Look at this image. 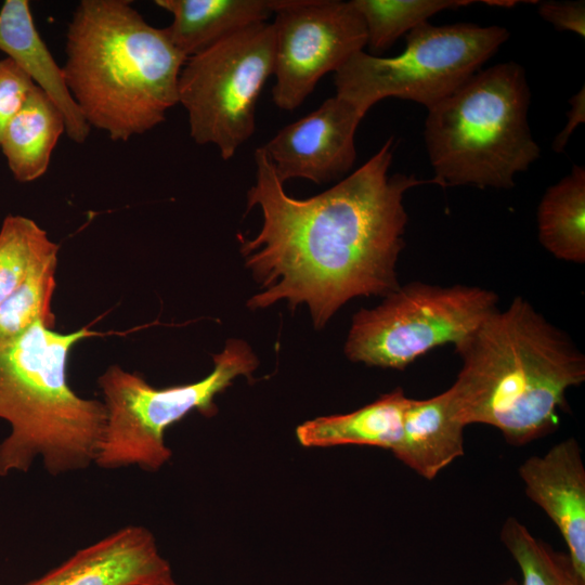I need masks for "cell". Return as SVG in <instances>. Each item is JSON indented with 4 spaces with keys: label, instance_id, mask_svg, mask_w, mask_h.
I'll return each instance as SVG.
<instances>
[{
    "label": "cell",
    "instance_id": "obj_6",
    "mask_svg": "<svg viewBox=\"0 0 585 585\" xmlns=\"http://www.w3.org/2000/svg\"><path fill=\"white\" fill-rule=\"evenodd\" d=\"M213 364L198 381L160 389L136 373L108 367L98 380L106 421L94 464L103 469L159 470L172 456L165 443L166 430L194 411L216 415V396L238 376L251 378L259 362L247 342L231 339L213 355Z\"/></svg>",
    "mask_w": 585,
    "mask_h": 585
},
{
    "label": "cell",
    "instance_id": "obj_5",
    "mask_svg": "<svg viewBox=\"0 0 585 585\" xmlns=\"http://www.w3.org/2000/svg\"><path fill=\"white\" fill-rule=\"evenodd\" d=\"M530 101L523 67L506 62L479 70L429 108L424 138L435 184L514 187L541 156Z\"/></svg>",
    "mask_w": 585,
    "mask_h": 585
},
{
    "label": "cell",
    "instance_id": "obj_20",
    "mask_svg": "<svg viewBox=\"0 0 585 585\" xmlns=\"http://www.w3.org/2000/svg\"><path fill=\"white\" fill-rule=\"evenodd\" d=\"M472 0H351L366 28L367 46L379 54L399 37L432 15L451 9L468 6Z\"/></svg>",
    "mask_w": 585,
    "mask_h": 585
},
{
    "label": "cell",
    "instance_id": "obj_9",
    "mask_svg": "<svg viewBox=\"0 0 585 585\" xmlns=\"http://www.w3.org/2000/svg\"><path fill=\"white\" fill-rule=\"evenodd\" d=\"M274 50L273 24L264 22L185 61L178 94L195 143L216 145L229 160L253 134L256 105L274 72Z\"/></svg>",
    "mask_w": 585,
    "mask_h": 585
},
{
    "label": "cell",
    "instance_id": "obj_3",
    "mask_svg": "<svg viewBox=\"0 0 585 585\" xmlns=\"http://www.w3.org/2000/svg\"><path fill=\"white\" fill-rule=\"evenodd\" d=\"M127 0H82L66 32L67 87L88 125L113 141L143 134L179 103L187 60Z\"/></svg>",
    "mask_w": 585,
    "mask_h": 585
},
{
    "label": "cell",
    "instance_id": "obj_12",
    "mask_svg": "<svg viewBox=\"0 0 585 585\" xmlns=\"http://www.w3.org/2000/svg\"><path fill=\"white\" fill-rule=\"evenodd\" d=\"M173 581L152 532L128 525L22 585H168Z\"/></svg>",
    "mask_w": 585,
    "mask_h": 585
},
{
    "label": "cell",
    "instance_id": "obj_18",
    "mask_svg": "<svg viewBox=\"0 0 585 585\" xmlns=\"http://www.w3.org/2000/svg\"><path fill=\"white\" fill-rule=\"evenodd\" d=\"M65 132L62 113L38 87L4 129L0 150L15 180L27 183L41 178Z\"/></svg>",
    "mask_w": 585,
    "mask_h": 585
},
{
    "label": "cell",
    "instance_id": "obj_16",
    "mask_svg": "<svg viewBox=\"0 0 585 585\" xmlns=\"http://www.w3.org/2000/svg\"><path fill=\"white\" fill-rule=\"evenodd\" d=\"M155 4L172 15L165 30L188 58L244 28L266 22L275 13L277 0H156Z\"/></svg>",
    "mask_w": 585,
    "mask_h": 585
},
{
    "label": "cell",
    "instance_id": "obj_14",
    "mask_svg": "<svg viewBox=\"0 0 585 585\" xmlns=\"http://www.w3.org/2000/svg\"><path fill=\"white\" fill-rule=\"evenodd\" d=\"M0 51L60 109L65 134L76 143H83L91 128L70 94L63 68L41 38L27 0H5L1 5Z\"/></svg>",
    "mask_w": 585,
    "mask_h": 585
},
{
    "label": "cell",
    "instance_id": "obj_25",
    "mask_svg": "<svg viewBox=\"0 0 585 585\" xmlns=\"http://www.w3.org/2000/svg\"><path fill=\"white\" fill-rule=\"evenodd\" d=\"M538 3V14L558 30H569L585 37V2L543 1Z\"/></svg>",
    "mask_w": 585,
    "mask_h": 585
},
{
    "label": "cell",
    "instance_id": "obj_8",
    "mask_svg": "<svg viewBox=\"0 0 585 585\" xmlns=\"http://www.w3.org/2000/svg\"><path fill=\"white\" fill-rule=\"evenodd\" d=\"M496 309L498 297L490 289L411 282L353 315L344 354L354 363L403 370L434 348L457 346Z\"/></svg>",
    "mask_w": 585,
    "mask_h": 585
},
{
    "label": "cell",
    "instance_id": "obj_27",
    "mask_svg": "<svg viewBox=\"0 0 585 585\" xmlns=\"http://www.w3.org/2000/svg\"><path fill=\"white\" fill-rule=\"evenodd\" d=\"M482 3L489 4V5H498V6H507L511 8L516 5V3H519V1H481Z\"/></svg>",
    "mask_w": 585,
    "mask_h": 585
},
{
    "label": "cell",
    "instance_id": "obj_24",
    "mask_svg": "<svg viewBox=\"0 0 585 585\" xmlns=\"http://www.w3.org/2000/svg\"><path fill=\"white\" fill-rule=\"evenodd\" d=\"M36 87L11 60H0V141L4 129L25 105Z\"/></svg>",
    "mask_w": 585,
    "mask_h": 585
},
{
    "label": "cell",
    "instance_id": "obj_4",
    "mask_svg": "<svg viewBox=\"0 0 585 585\" xmlns=\"http://www.w3.org/2000/svg\"><path fill=\"white\" fill-rule=\"evenodd\" d=\"M84 326L61 334L43 321L0 341V476L27 472L37 458L52 476L94 464L104 431L103 402L79 396L67 379L68 355L80 340L101 336Z\"/></svg>",
    "mask_w": 585,
    "mask_h": 585
},
{
    "label": "cell",
    "instance_id": "obj_22",
    "mask_svg": "<svg viewBox=\"0 0 585 585\" xmlns=\"http://www.w3.org/2000/svg\"><path fill=\"white\" fill-rule=\"evenodd\" d=\"M58 245L32 219L9 214L0 229V303L14 292Z\"/></svg>",
    "mask_w": 585,
    "mask_h": 585
},
{
    "label": "cell",
    "instance_id": "obj_2",
    "mask_svg": "<svg viewBox=\"0 0 585 585\" xmlns=\"http://www.w3.org/2000/svg\"><path fill=\"white\" fill-rule=\"evenodd\" d=\"M454 348L461 367L450 389L460 421L492 426L516 446L552 433L567 391L585 380L572 338L521 296Z\"/></svg>",
    "mask_w": 585,
    "mask_h": 585
},
{
    "label": "cell",
    "instance_id": "obj_1",
    "mask_svg": "<svg viewBox=\"0 0 585 585\" xmlns=\"http://www.w3.org/2000/svg\"><path fill=\"white\" fill-rule=\"evenodd\" d=\"M392 157L391 136L336 185L297 199L286 194L264 151L256 150L247 208L260 207L262 226L251 239L239 236L245 264L260 284L248 308L281 300L292 309L306 304L322 328L352 298L386 297L400 287L396 263L408 220L404 195L435 182L390 176Z\"/></svg>",
    "mask_w": 585,
    "mask_h": 585
},
{
    "label": "cell",
    "instance_id": "obj_19",
    "mask_svg": "<svg viewBox=\"0 0 585 585\" xmlns=\"http://www.w3.org/2000/svg\"><path fill=\"white\" fill-rule=\"evenodd\" d=\"M537 236L555 258L585 262V169L574 165L571 172L549 186L536 212Z\"/></svg>",
    "mask_w": 585,
    "mask_h": 585
},
{
    "label": "cell",
    "instance_id": "obj_21",
    "mask_svg": "<svg viewBox=\"0 0 585 585\" xmlns=\"http://www.w3.org/2000/svg\"><path fill=\"white\" fill-rule=\"evenodd\" d=\"M500 540L519 567V585H585L568 552L555 550L533 536L518 519H506Z\"/></svg>",
    "mask_w": 585,
    "mask_h": 585
},
{
    "label": "cell",
    "instance_id": "obj_10",
    "mask_svg": "<svg viewBox=\"0 0 585 585\" xmlns=\"http://www.w3.org/2000/svg\"><path fill=\"white\" fill-rule=\"evenodd\" d=\"M274 28V104L294 110L327 73H336L367 43L351 1L277 0Z\"/></svg>",
    "mask_w": 585,
    "mask_h": 585
},
{
    "label": "cell",
    "instance_id": "obj_23",
    "mask_svg": "<svg viewBox=\"0 0 585 585\" xmlns=\"http://www.w3.org/2000/svg\"><path fill=\"white\" fill-rule=\"evenodd\" d=\"M57 255L39 264L25 282L0 303V341L16 338L35 322L55 326L51 299L55 289Z\"/></svg>",
    "mask_w": 585,
    "mask_h": 585
},
{
    "label": "cell",
    "instance_id": "obj_11",
    "mask_svg": "<svg viewBox=\"0 0 585 585\" xmlns=\"http://www.w3.org/2000/svg\"><path fill=\"white\" fill-rule=\"evenodd\" d=\"M366 113L338 96L283 127L261 148L278 179H306L316 184L341 180L356 159L354 136Z\"/></svg>",
    "mask_w": 585,
    "mask_h": 585
},
{
    "label": "cell",
    "instance_id": "obj_28",
    "mask_svg": "<svg viewBox=\"0 0 585 585\" xmlns=\"http://www.w3.org/2000/svg\"><path fill=\"white\" fill-rule=\"evenodd\" d=\"M497 585H519V583L514 577H509V578L498 583Z\"/></svg>",
    "mask_w": 585,
    "mask_h": 585
},
{
    "label": "cell",
    "instance_id": "obj_15",
    "mask_svg": "<svg viewBox=\"0 0 585 585\" xmlns=\"http://www.w3.org/2000/svg\"><path fill=\"white\" fill-rule=\"evenodd\" d=\"M464 428L450 388L425 400L410 398L392 454L424 479L433 480L464 455Z\"/></svg>",
    "mask_w": 585,
    "mask_h": 585
},
{
    "label": "cell",
    "instance_id": "obj_26",
    "mask_svg": "<svg viewBox=\"0 0 585 585\" xmlns=\"http://www.w3.org/2000/svg\"><path fill=\"white\" fill-rule=\"evenodd\" d=\"M570 109L567 114L568 121L564 128L556 135L551 147L556 153L564 152V148L575 128L585 121V90L584 87L570 100Z\"/></svg>",
    "mask_w": 585,
    "mask_h": 585
},
{
    "label": "cell",
    "instance_id": "obj_17",
    "mask_svg": "<svg viewBox=\"0 0 585 585\" xmlns=\"http://www.w3.org/2000/svg\"><path fill=\"white\" fill-rule=\"evenodd\" d=\"M410 398L402 388L347 414L316 417L299 425L296 438L304 447L376 446L393 452L403 430Z\"/></svg>",
    "mask_w": 585,
    "mask_h": 585
},
{
    "label": "cell",
    "instance_id": "obj_13",
    "mask_svg": "<svg viewBox=\"0 0 585 585\" xmlns=\"http://www.w3.org/2000/svg\"><path fill=\"white\" fill-rule=\"evenodd\" d=\"M526 496L559 530L568 554L585 578V467L574 438L531 456L519 466Z\"/></svg>",
    "mask_w": 585,
    "mask_h": 585
},
{
    "label": "cell",
    "instance_id": "obj_29",
    "mask_svg": "<svg viewBox=\"0 0 585 585\" xmlns=\"http://www.w3.org/2000/svg\"><path fill=\"white\" fill-rule=\"evenodd\" d=\"M168 585H180V584H178L176 581H173L172 583H170Z\"/></svg>",
    "mask_w": 585,
    "mask_h": 585
},
{
    "label": "cell",
    "instance_id": "obj_7",
    "mask_svg": "<svg viewBox=\"0 0 585 585\" xmlns=\"http://www.w3.org/2000/svg\"><path fill=\"white\" fill-rule=\"evenodd\" d=\"M500 26L421 23L406 35L404 50L390 57L360 51L336 73V95L364 113L377 102L399 98L427 109L447 98L507 41Z\"/></svg>",
    "mask_w": 585,
    "mask_h": 585
}]
</instances>
